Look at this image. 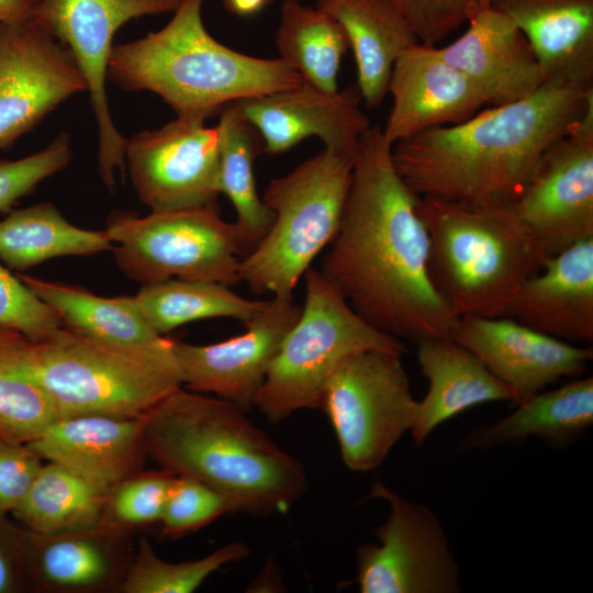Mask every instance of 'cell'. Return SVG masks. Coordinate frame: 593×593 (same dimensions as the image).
Returning a JSON list of instances; mask_svg holds the SVG:
<instances>
[{
    "label": "cell",
    "instance_id": "obj_9",
    "mask_svg": "<svg viewBox=\"0 0 593 593\" xmlns=\"http://www.w3.org/2000/svg\"><path fill=\"white\" fill-rule=\"evenodd\" d=\"M105 232L116 244L112 250L121 271L142 284L184 279L233 287L240 281L238 232L219 209L152 211L143 217L119 213Z\"/></svg>",
    "mask_w": 593,
    "mask_h": 593
},
{
    "label": "cell",
    "instance_id": "obj_27",
    "mask_svg": "<svg viewBox=\"0 0 593 593\" xmlns=\"http://www.w3.org/2000/svg\"><path fill=\"white\" fill-rule=\"evenodd\" d=\"M514 407L513 413L494 424L472 429L460 450L489 449L532 436L555 447L570 445L593 424V378L542 390Z\"/></svg>",
    "mask_w": 593,
    "mask_h": 593
},
{
    "label": "cell",
    "instance_id": "obj_22",
    "mask_svg": "<svg viewBox=\"0 0 593 593\" xmlns=\"http://www.w3.org/2000/svg\"><path fill=\"white\" fill-rule=\"evenodd\" d=\"M468 23L459 38L437 49L479 86L488 103L501 105L521 100L545 82L526 37L504 13L489 4Z\"/></svg>",
    "mask_w": 593,
    "mask_h": 593
},
{
    "label": "cell",
    "instance_id": "obj_37",
    "mask_svg": "<svg viewBox=\"0 0 593 593\" xmlns=\"http://www.w3.org/2000/svg\"><path fill=\"white\" fill-rule=\"evenodd\" d=\"M233 512L230 501L213 488L186 475H176L163 516L161 536L177 538Z\"/></svg>",
    "mask_w": 593,
    "mask_h": 593
},
{
    "label": "cell",
    "instance_id": "obj_29",
    "mask_svg": "<svg viewBox=\"0 0 593 593\" xmlns=\"http://www.w3.org/2000/svg\"><path fill=\"white\" fill-rule=\"evenodd\" d=\"M18 277L58 315L63 326L78 334L131 347L158 346L167 339L147 324L133 296L104 298L29 275Z\"/></svg>",
    "mask_w": 593,
    "mask_h": 593
},
{
    "label": "cell",
    "instance_id": "obj_33",
    "mask_svg": "<svg viewBox=\"0 0 593 593\" xmlns=\"http://www.w3.org/2000/svg\"><path fill=\"white\" fill-rule=\"evenodd\" d=\"M133 298L147 324L160 336L202 318L230 317L244 324L267 304V300L243 298L219 282L184 279L143 284Z\"/></svg>",
    "mask_w": 593,
    "mask_h": 593
},
{
    "label": "cell",
    "instance_id": "obj_18",
    "mask_svg": "<svg viewBox=\"0 0 593 593\" xmlns=\"http://www.w3.org/2000/svg\"><path fill=\"white\" fill-rule=\"evenodd\" d=\"M357 86L326 92L304 81L278 92L236 101L259 132L264 153H284L303 139L318 137L325 148L355 157L361 135L371 126L360 110Z\"/></svg>",
    "mask_w": 593,
    "mask_h": 593
},
{
    "label": "cell",
    "instance_id": "obj_41",
    "mask_svg": "<svg viewBox=\"0 0 593 593\" xmlns=\"http://www.w3.org/2000/svg\"><path fill=\"white\" fill-rule=\"evenodd\" d=\"M43 461L26 444L0 438V512L12 513L21 505Z\"/></svg>",
    "mask_w": 593,
    "mask_h": 593
},
{
    "label": "cell",
    "instance_id": "obj_4",
    "mask_svg": "<svg viewBox=\"0 0 593 593\" xmlns=\"http://www.w3.org/2000/svg\"><path fill=\"white\" fill-rule=\"evenodd\" d=\"M204 0H181L161 30L112 47L108 78L130 91L158 94L177 115L206 120L228 103L300 85L280 58H260L215 40L202 20Z\"/></svg>",
    "mask_w": 593,
    "mask_h": 593
},
{
    "label": "cell",
    "instance_id": "obj_23",
    "mask_svg": "<svg viewBox=\"0 0 593 593\" xmlns=\"http://www.w3.org/2000/svg\"><path fill=\"white\" fill-rule=\"evenodd\" d=\"M570 344L593 343V237L549 257L506 316Z\"/></svg>",
    "mask_w": 593,
    "mask_h": 593
},
{
    "label": "cell",
    "instance_id": "obj_40",
    "mask_svg": "<svg viewBox=\"0 0 593 593\" xmlns=\"http://www.w3.org/2000/svg\"><path fill=\"white\" fill-rule=\"evenodd\" d=\"M71 158L69 138L58 135L44 149L12 161H0V211H7L41 181L63 170Z\"/></svg>",
    "mask_w": 593,
    "mask_h": 593
},
{
    "label": "cell",
    "instance_id": "obj_2",
    "mask_svg": "<svg viewBox=\"0 0 593 593\" xmlns=\"http://www.w3.org/2000/svg\"><path fill=\"white\" fill-rule=\"evenodd\" d=\"M593 86L545 81L521 100L392 146L393 165L419 197L513 203L544 152L582 116Z\"/></svg>",
    "mask_w": 593,
    "mask_h": 593
},
{
    "label": "cell",
    "instance_id": "obj_16",
    "mask_svg": "<svg viewBox=\"0 0 593 593\" xmlns=\"http://www.w3.org/2000/svg\"><path fill=\"white\" fill-rule=\"evenodd\" d=\"M302 306L293 298L272 296L244 323L246 332L211 345L172 339L182 385L215 394L247 412L265 381L284 337L298 321Z\"/></svg>",
    "mask_w": 593,
    "mask_h": 593
},
{
    "label": "cell",
    "instance_id": "obj_11",
    "mask_svg": "<svg viewBox=\"0 0 593 593\" xmlns=\"http://www.w3.org/2000/svg\"><path fill=\"white\" fill-rule=\"evenodd\" d=\"M370 497L390 505L376 530L379 544L357 549L356 581L362 593H457L460 571L439 519L376 480Z\"/></svg>",
    "mask_w": 593,
    "mask_h": 593
},
{
    "label": "cell",
    "instance_id": "obj_20",
    "mask_svg": "<svg viewBox=\"0 0 593 593\" xmlns=\"http://www.w3.org/2000/svg\"><path fill=\"white\" fill-rule=\"evenodd\" d=\"M131 533L96 527L41 535L27 529L30 592H118L134 556Z\"/></svg>",
    "mask_w": 593,
    "mask_h": 593
},
{
    "label": "cell",
    "instance_id": "obj_39",
    "mask_svg": "<svg viewBox=\"0 0 593 593\" xmlns=\"http://www.w3.org/2000/svg\"><path fill=\"white\" fill-rule=\"evenodd\" d=\"M418 43L435 46L491 0H390Z\"/></svg>",
    "mask_w": 593,
    "mask_h": 593
},
{
    "label": "cell",
    "instance_id": "obj_26",
    "mask_svg": "<svg viewBox=\"0 0 593 593\" xmlns=\"http://www.w3.org/2000/svg\"><path fill=\"white\" fill-rule=\"evenodd\" d=\"M343 27L353 49L357 88L367 108L388 93L393 65L417 38L390 0H317Z\"/></svg>",
    "mask_w": 593,
    "mask_h": 593
},
{
    "label": "cell",
    "instance_id": "obj_12",
    "mask_svg": "<svg viewBox=\"0 0 593 593\" xmlns=\"http://www.w3.org/2000/svg\"><path fill=\"white\" fill-rule=\"evenodd\" d=\"M181 0H41L35 20L71 53L89 92L98 123V164L112 189L114 174L125 171L126 139L116 130L108 105L105 79L116 31L133 19L175 12Z\"/></svg>",
    "mask_w": 593,
    "mask_h": 593
},
{
    "label": "cell",
    "instance_id": "obj_15",
    "mask_svg": "<svg viewBox=\"0 0 593 593\" xmlns=\"http://www.w3.org/2000/svg\"><path fill=\"white\" fill-rule=\"evenodd\" d=\"M82 90L71 53L41 22H0V148Z\"/></svg>",
    "mask_w": 593,
    "mask_h": 593
},
{
    "label": "cell",
    "instance_id": "obj_10",
    "mask_svg": "<svg viewBox=\"0 0 593 593\" xmlns=\"http://www.w3.org/2000/svg\"><path fill=\"white\" fill-rule=\"evenodd\" d=\"M401 357L384 350L356 353L337 365L325 384L320 409L350 470L378 468L411 428L417 401Z\"/></svg>",
    "mask_w": 593,
    "mask_h": 593
},
{
    "label": "cell",
    "instance_id": "obj_5",
    "mask_svg": "<svg viewBox=\"0 0 593 593\" xmlns=\"http://www.w3.org/2000/svg\"><path fill=\"white\" fill-rule=\"evenodd\" d=\"M416 210L429 239V279L458 317H505L524 283L549 258L512 203L418 197Z\"/></svg>",
    "mask_w": 593,
    "mask_h": 593
},
{
    "label": "cell",
    "instance_id": "obj_36",
    "mask_svg": "<svg viewBox=\"0 0 593 593\" xmlns=\"http://www.w3.org/2000/svg\"><path fill=\"white\" fill-rule=\"evenodd\" d=\"M175 477L161 468L119 482L108 492L100 524L126 533L159 524Z\"/></svg>",
    "mask_w": 593,
    "mask_h": 593
},
{
    "label": "cell",
    "instance_id": "obj_43",
    "mask_svg": "<svg viewBox=\"0 0 593 593\" xmlns=\"http://www.w3.org/2000/svg\"><path fill=\"white\" fill-rule=\"evenodd\" d=\"M41 0H0V22L24 23L34 20Z\"/></svg>",
    "mask_w": 593,
    "mask_h": 593
},
{
    "label": "cell",
    "instance_id": "obj_32",
    "mask_svg": "<svg viewBox=\"0 0 593 593\" xmlns=\"http://www.w3.org/2000/svg\"><path fill=\"white\" fill-rule=\"evenodd\" d=\"M276 45L281 60L315 88L336 92L342 59L349 47L339 23L318 8L283 0Z\"/></svg>",
    "mask_w": 593,
    "mask_h": 593
},
{
    "label": "cell",
    "instance_id": "obj_6",
    "mask_svg": "<svg viewBox=\"0 0 593 593\" xmlns=\"http://www.w3.org/2000/svg\"><path fill=\"white\" fill-rule=\"evenodd\" d=\"M25 370L66 416H141L182 387L172 339L152 347L97 340L61 326L41 340L18 346Z\"/></svg>",
    "mask_w": 593,
    "mask_h": 593
},
{
    "label": "cell",
    "instance_id": "obj_30",
    "mask_svg": "<svg viewBox=\"0 0 593 593\" xmlns=\"http://www.w3.org/2000/svg\"><path fill=\"white\" fill-rule=\"evenodd\" d=\"M113 249L105 231L69 223L52 203H38L0 221V260L23 271L48 259L87 256Z\"/></svg>",
    "mask_w": 593,
    "mask_h": 593
},
{
    "label": "cell",
    "instance_id": "obj_24",
    "mask_svg": "<svg viewBox=\"0 0 593 593\" xmlns=\"http://www.w3.org/2000/svg\"><path fill=\"white\" fill-rule=\"evenodd\" d=\"M526 37L545 81L593 86V0H491Z\"/></svg>",
    "mask_w": 593,
    "mask_h": 593
},
{
    "label": "cell",
    "instance_id": "obj_3",
    "mask_svg": "<svg viewBox=\"0 0 593 593\" xmlns=\"http://www.w3.org/2000/svg\"><path fill=\"white\" fill-rule=\"evenodd\" d=\"M245 413L226 400L180 387L146 413V455L176 475L213 488L233 512L268 516L286 511L306 491L305 469Z\"/></svg>",
    "mask_w": 593,
    "mask_h": 593
},
{
    "label": "cell",
    "instance_id": "obj_7",
    "mask_svg": "<svg viewBox=\"0 0 593 593\" xmlns=\"http://www.w3.org/2000/svg\"><path fill=\"white\" fill-rule=\"evenodd\" d=\"M354 158L325 148L270 180L261 199L273 223L238 266L251 292L293 298L300 279L337 233Z\"/></svg>",
    "mask_w": 593,
    "mask_h": 593
},
{
    "label": "cell",
    "instance_id": "obj_19",
    "mask_svg": "<svg viewBox=\"0 0 593 593\" xmlns=\"http://www.w3.org/2000/svg\"><path fill=\"white\" fill-rule=\"evenodd\" d=\"M388 93L392 107L382 130L392 146L429 128L465 122L488 103L479 86L436 46L419 43L395 60Z\"/></svg>",
    "mask_w": 593,
    "mask_h": 593
},
{
    "label": "cell",
    "instance_id": "obj_25",
    "mask_svg": "<svg viewBox=\"0 0 593 593\" xmlns=\"http://www.w3.org/2000/svg\"><path fill=\"white\" fill-rule=\"evenodd\" d=\"M416 345L419 369L428 381V391L417 401L410 428L416 446H422L438 425L470 407L513 401L511 388L456 340L430 338Z\"/></svg>",
    "mask_w": 593,
    "mask_h": 593
},
{
    "label": "cell",
    "instance_id": "obj_31",
    "mask_svg": "<svg viewBox=\"0 0 593 593\" xmlns=\"http://www.w3.org/2000/svg\"><path fill=\"white\" fill-rule=\"evenodd\" d=\"M105 490L55 462L43 463L21 505L11 514L26 529L58 535L101 523Z\"/></svg>",
    "mask_w": 593,
    "mask_h": 593
},
{
    "label": "cell",
    "instance_id": "obj_1",
    "mask_svg": "<svg viewBox=\"0 0 593 593\" xmlns=\"http://www.w3.org/2000/svg\"><path fill=\"white\" fill-rule=\"evenodd\" d=\"M418 197L400 177L380 125L360 137L340 223L320 271L376 329L415 344L451 338L456 316L428 276Z\"/></svg>",
    "mask_w": 593,
    "mask_h": 593
},
{
    "label": "cell",
    "instance_id": "obj_13",
    "mask_svg": "<svg viewBox=\"0 0 593 593\" xmlns=\"http://www.w3.org/2000/svg\"><path fill=\"white\" fill-rule=\"evenodd\" d=\"M512 205L549 257L593 237V97L544 152Z\"/></svg>",
    "mask_w": 593,
    "mask_h": 593
},
{
    "label": "cell",
    "instance_id": "obj_14",
    "mask_svg": "<svg viewBox=\"0 0 593 593\" xmlns=\"http://www.w3.org/2000/svg\"><path fill=\"white\" fill-rule=\"evenodd\" d=\"M198 116L126 139L124 158L138 199L153 212L219 209V134Z\"/></svg>",
    "mask_w": 593,
    "mask_h": 593
},
{
    "label": "cell",
    "instance_id": "obj_28",
    "mask_svg": "<svg viewBox=\"0 0 593 593\" xmlns=\"http://www.w3.org/2000/svg\"><path fill=\"white\" fill-rule=\"evenodd\" d=\"M219 188L232 202L234 222L244 255L249 253L269 232L275 215L258 194L255 159L264 152L259 132L245 118L237 102L226 104L220 112Z\"/></svg>",
    "mask_w": 593,
    "mask_h": 593
},
{
    "label": "cell",
    "instance_id": "obj_42",
    "mask_svg": "<svg viewBox=\"0 0 593 593\" xmlns=\"http://www.w3.org/2000/svg\"><path fill=\"white\" fill-rule=\"evenodd\" d=\"M27 529L0 512V593L30 592L26 569Z\"/></svg>",
    "mask_w": 593,
    "mask_h": 593
},
{
    "label": "cell",
    "instance_id": "obj_21",
    "mask_svg": "<svg viewBox=\"0 0 593 593\" xmlns=\"http://www.w3.org/2000/svg\"><path fill=\"white\" fill-rule=\"evenodd\" d=\"M146 414H78L61 418L27 444L43 460L58 463L110 490L142 470Z\"/></svg>",
    "mask_w": 593,
    "mask_h": 593
},
{
    "label": "cell",
    "instance_id": "obj_35",
    "mask_svg": "<svg viewBox=\"0 0 593 593\" xmlns=\"http://www.w3.org/2000/svg\"><path fill=\"white\" fill-rule=\"evenodd\" d=\"M248 555L249 548L237 541L198 560L175 563L159 558L149 540L142 537L118 592L191 593L221 567Z\"/></svg>",
    "mask_w": 593,
    "mask_h": 593
},
{
    "label": "cell",
    "instance_id": "obj_8",
    "mask_svg": "<svg viewBox=\"0 0 593 593\" xmlns=\"http://www.w3.org/2000/svg\"><path fill=\"white\" fill-rule=\"evenodd\" d=\"M305 300L301 314L273 358L254 406L270 423L292 413L320 409L325 384L346 357L365 350L403 355L402 340L360 317L323 273H304Z\"/></svg>",
    "mask_w": 593,
    "mask_h": 593
},
{
    "label": "cell",
    "instance_id": "obj_34",
    "mask_svg": "<svg viewBox=\"0 0 593 593\" xmlns=\"http://www.w3.org/2000/svg\"><path fill=\"white\" fill-rule=\"evenodd\" d=\"M16 335L0 346V438L30 444L67 417L49 392L23 367Z\"/></svg>",
    "mask_w": 593,
    "mask_h": 593
},
{
    "label": "cell",
    "instance_id": "obj_17",
    "mask_svg": "<svg viewBox=\"0 0 593 593\" xmlns=\"http://www.w3.org/2000/svg\"><path fill=\"white\" fill-rule=\"evenodd\" d=\"M452 339L511 388L512 407L562 377L582 374L593 358L589 345L560 340L510 317L460 316Z\"/></svg>",
    "mask_w": 593,
    "mask_h": 593
},
{
    "label": "cell",
    "instance_id": "obj_38",
    "mask_svg": "<svg viewBox=\"0 0 593 593\" xmlns=\"http://www.w3.org/2000/svg\"><path fill=\"white\" fill-rule=\"evenodd\" d=\"M61 326L58 315L0 262V327L36 342Z\"/></svg>",
    "mask_w": 593,
    "mask_h": 593
},
{
    "label": "cell",
    "instance_id": "obj_44",
    "mask_svg": "<svg viewBox=\"0 0 593 593\" xmlns=\"http://www.w3.org/2000/svg\"><path fill=\"white\" fill-rule=\"evenodd\" d=\"M225 9L238 16H250L271 4L275 0H222Z\"/></svg>",
    "mask_w": 593,
    "mask_h": 593
}]
</instances>
